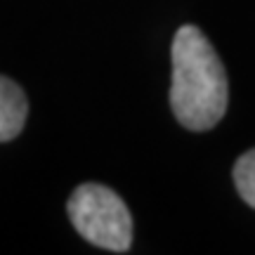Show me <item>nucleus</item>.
Instances as JSON below:
<instances>
[{"instance_id": "obj_2", "label": "nucleus", "mask_w": 255, "mask_h": 255, "mask_svg": "<svg viewBox=\"0 0 255 255\" xmlns=\"http://www.w3.org/2000/svg\"><path fill=\"white\" fill-rule=\"evenodd\" d=\"M69 218L92 246L126 253L132 244V218L116 191L104 184H81L69 199Z\"/></svg>"}, {"instance_id": "obj_1", "label": "nucleus", "mask_w": 255, "mask_h": 255, "mask_svg": "<svg viewBox=\"0 0 255 255\" xmlns=\"http://www.w3.org/2000/svg\"><path fill=\"white\" fill-rule=\"evenodd\" d=\"M227 73L215 47L201 28L182 26L173 38L170 107L175 119L189 130H210L227 111Z\"/></svg>"}, {"instance_id": "obj_4", "label": "nucleus", "mask_w": 255, "mask_h": 255, "mask_svg": "<svg viewBox=\"0 0 255 255\" xmlns=\"http://www.w3.org/2000/svg\"><path fill=\"white\" fill-rule=\"evenodd\" d=\"M234 184L239 196L255 208V149L246 151L234 165Z\"/></svg>"}, {"instance_id": "obj_3", "label": "nucleus", "mask_w": 255, "mask_h": 255, "mask_svg": "<svg viewBox=\"0 0 255 255\" xmlns=\"http://www.w3.org/2000/svg\"><path fill=\"white\" fill-rule=\"evenodd\" d=\"M28 102L14 81L0 76V142H9L24 130Z\"/></svg>"}]
</instances>
